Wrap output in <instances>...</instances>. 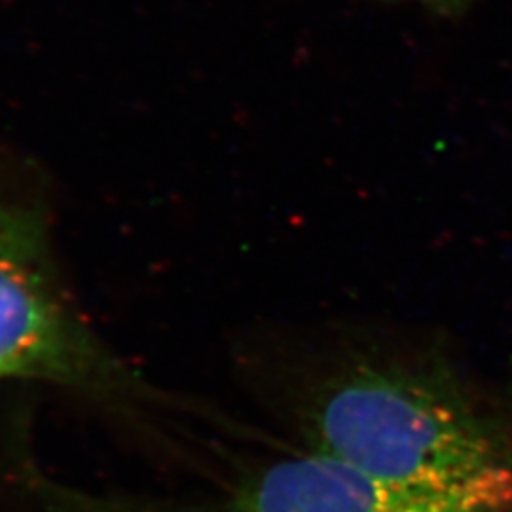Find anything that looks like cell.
Here are the masks:
<instances>
[{"label":"cell","instance_id":"1","mask_svg":"<svg viewBox=\"0 0 512 512\" xmlns=\"http://www.w3.org/2000/svg\"><path fill=\"white\" fill-rule=\"evenodd\" d=\"M313 448L408 494L512 511V454L467 406L399 372L365 368L323 393Z\"/></svg>","mask_w":512,"mask_h":512},{"label":"cell","instance_id":"2","mask_svg":"<svg viewBox=\"0 0 512 512\" xmlns=\"http://www.w3.org/2000/svg\"><path fill=\"white\" fill-rule=\"evenodd\" d=\"M0 378L112 387L124 370L69 308L44 222L0 198Z\"/></svg>","mask_w":512,"mask_h":512},{"label":"cell","instance_id":"3","mask_svg":"<svg viewBox=\"0 0 512 512\" xmlns=\"http://www.w3.org/2000/svg\"><path fill=\"white\" fill-rule=\"evenodd\" d=\"M220 512H475L393 488L321 450L281 459Z\"/></svg>","mask_w":512,"mask_h":512},{"label":"cell","instance_id":"4","mask_svg":"<svg viewBox=\"0 0 512 512\" xmlns=\"http://www.w3.org/2000/svg\"><path fill=\"white\" fill-rule=\"evenodd\" d=\"M421 2H425V4H429L433 8L444 10V12H454V10L461 8L467 0H421Z\"/></svg>","mask_w":512,"mask_h":512}]
</instances>
